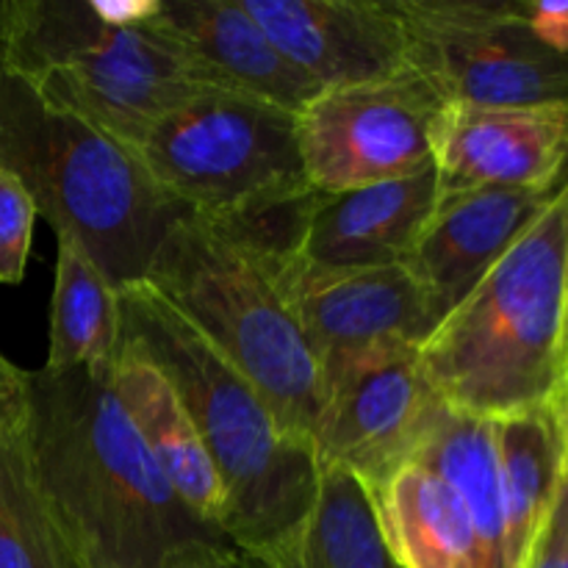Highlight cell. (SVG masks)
<instances>
[{
	"label": "cell",
	"mask_w": 568,
	"mask_h": 568,
	"mask_svg": "<svg viewBox=\"0 0 568 568\" xmlns=\"http://www.w3.org/2000/svg\"><path fill=\"white\" fill-rule=\"evenodd\" d=\"M558 189H469L438 194L436 209L405 266L430 294L442 320L541 216Z\"/></svg>",
	"instance_id": "9a60e30c"
},
{
	"label": "cell",
	"mask_w": 568,
	"mask_h": 568,
	"mask_svg": "<svg viewBox=\"0 0 568 568\" xmlns=\"http://www.w3.org/2000/svg\"><path fill=\"white\" fill-rule=\"evenodd\" d=\"M37 216L31 192L0 166V283H20L26 275Z\"/></svg>",
	"instance_id": "603a6c76"
},
{
	"label": "cell",
	"mask_w": 568,
	"mask_h": 568,
	"mask_svg": "<svg viewBox=\"0 0 568 568\" xmlns=\"http://www.w3.org/2000/svg\"><path fill=\"white\" fill-rule=\"evenodd\" d=\"M521 568H568V475L560 477L552 508Z\"/></svg>",
	"instance_id": "cb8c5ba5"
},
{
	"label": "cell",
	"mask_w": 568,
	"mask_h": 568,
	"mask_svg": "<svg viewBox=\"0 0 568 568\" xmlns=\"http://www.w3.org/2000/svg\"><path fill=\"white\" fill-rule=\"evenodd\" d=\"M31 372L20 369L0 353V442L28 416Z\"/></svg>",
	"instance_id": "d4e9b609"
},
{
	"label": "cell",
	"mask_w": 568,
	"mask_h": 568,
	"mask_svg": "<svg viewBox=\"0 0 568 568\" xmlns=\"http://www.w3.org/2000/svg\"><path fill=\"white\" fill-rule=\"evenodd\" d=\"M59 239L50 344L42 369L67 372L111 364L122 347L120 288L72 236Z\"/></svg>",
	"instance_id": "d6986e66"
},
{
	"label": "cell",
	"mask_w": 568,
	"mask_h": 568,
	"mask_svg": "<svg viewBox=\"0 0 568 568\" xmlns=\"http://www.w3.org/2000/svg\"><path fill=\"white\" fill-rule=\"evenodd\" d=\"M166 568H270L250 555L239 552L233 544H209V547H194L186 555Z\"/></svg>",
	"instance_id": "484cf974"
},
{
	"label": "cell",
	"mask_w": 568,
	"mask_h": 568,
	"mask_svg": "<svg viewBox=\"0 0 568 568\" xmlns=\"http://www.w3.org/2000/svg\"><path fill=\"white\" fill-rule=\"evenodd\" d=\"M0 166L20 178L55 236L75 239L116 288L144 281L170 227L192 214L125 144L44 103L3 59Z\"/></svg>",
	"instance_id": "277c9868"
},
{
	"label": "cell",
	"mask_w": 568,
	"mask_h": 568,
	"mask_svg": "<svg viewBox=\"0 0 568 568\" xmlns=\"http://www.w3.org/2000/svg\"><path fill=\"white\" fill-rule=\"evenodd\" d=\"M281 255L186 214L155 250L153 283L275 410L308 438L322 410V366L281 283Z\"/></svg>",
	"instance_id": "5b68a950"
},
{
	"label": "cell",
	"mask_w": 568,
	"mask_h": 568,
	"mask_svg": "<svg viewBox=\"0 0 568 568\" xmlns=\"http://www.w3.org/2000/svg\"><path fill=\"white\" fill-rule=\"evenodd\" d=\"M438 194L552 192L568 178V105L447 103L433 125Z\"/></svg>",
	"instance_id": "7c38bea8"
},
{
	"label": "cell",
	"mask_w": 568,
	"mask_h": 568,
	"mask_svg": "<svg viewBox=\"0 0 568 568\" xmlns=\"http://www.w3.org/2000/svg\"><path fill=\"white\" fill-rule=\"evenodd\" d=\"M322 410L311 444L322 469L366 488L419 453L444 403L427 381L419 347L381 344L322 361Z\"/></svg>",
	"instance_id": "8fae6325"
},
{
	"label": "cell",
	"mask_w": 568,
	"mask_h": 568,
	"mask_svg": "<svg viewBox=\"0 0 568 568\" xmlns=\"http://www.w3.org/2000/svg\"><path fill=\"white\" fill-rule=\"evenodd\" d=\"M111 364L31 372L33 471L83 568H166L194 547L231 544L172 491L116 397Z\"/></svg>",
	"instance_id": "6da1fadb"
},
{
	"label": "cell",
	"mask_w": 568,
	"mask_h": 568,
	"mask_svg": "<svg viewBox=\"0 0 568 568\" xmlns=\"http://www.w3.org/2000/svg\"><path fill=\"white\" fill-rule=\"evenodd\" d=\"M568 369V261H566V311H564V375Z\"/></svg>",
	"instance_id": "83f0119b"
},
{
	"label": "cell",
	"mask_w": 568,
	"mask_h": 568,
	"mask_svg": "<svg viewBox=\"0 0 568 568\" xmlns=\"http://www.w3.org/2000/svg\"><path fill=\"white\" fill-rule=\"evenodd\" d=\"M111 383L178 499L203 525L222 532L227 514L225 486L186 405L181 403L164 372L122 338L120 353L111 364Z\"/></svg>",
	"instance_id": "ac0fdd59"
},
{
	"label": "cell",
	"mask_w": 568,
	"mask_h": 568,
	"mask_svg": "<svg viewBox=\"0 0 568 568\" xmlns=\"http://www.w3.org/2000/svg\"><path fill=\"white\" fill-rule=\"evenodd\" d=\"M26 419L0 442V568H83L39 488Z\"/></svg>",
	"instance_id": "44dd1931"
},
{
	"label": "cell",
	"mask_w": 568,
	"mask_h": 568,
	"mask_svg": "<svg viewBox=\"0 0 568 568\" xmlns=\"http://www.w3.org/2000/svg\"><path fill=\"white\" fill-rule=\"evenodd\" d=\"M175 203L227 220L305 192L297 114L255 94L209 87L161 114L131 148Z\"/></svg>",
	"instance_id": "52a82bcc"
},
{
	"label": "cell",
	"mask_w": 568,
	"mask_h": 568,
	"mask_svg": "<svg viewBox=\"0 0 568 568\" xmlns=\"http://www.w3.org/2000/svg\"><path fill=\"white\" fill-rule=\"evenodd\" d=\"M281 283L320 364L381 344L422 347L442 314L405 264L322 272L281 261Z\"/></svg>",
	"instance_id": "4fadbf2b"
},
{
	"label": "cell",
	"mask_w": 568,
	"mask_h": 568,
	"mask_svg": "<svg viewBox=\"0 0 568 568\" xmlns=\"http://www.w3.org/2000/svg\"><path fill=\"white\" fill-rule=\"evenodd\" d=\"M568 178L552 203L419 347L449 410L483 419L552 399L564 377Z\"/></svg>",
	"instance_id": "3957f363"
},
{
	"label": "cell",
	"mask_w": 568,
	"mask_h": 568,
	"mask_svg": "<svg viewBox=\"0 0 568 568\" xmlns=\"http://www.w3.org/2000/svg\"><path fill=\"white\" fill-rule=\"evenodd\" d=\"M436 203L438 178L433 164L399 181L320 194L308 211L294 261L322 272L405 264Z\"/></svg>",
	"instance_id": "e0dca14e"
},
{
	"label": "cell",
	"mask_w": 568,
	"mask_h": 568,
	"mask_svg": "<svg viewBox=\"0 0 568 568\" xmlns=\"http://www.w3.org/2000/svg\"><path fill=\"white\" fill-rule=\"evenodd\" d=\"M366 491L403 568H519L505 525L494 419L444 405L419 453Z\"/></svg>",
	"instance_id": "ba28073f"
},
{
	"label": "cell",
	"mask_w": 568,
	"mask_h": 568,
	"mask_svg": "<svg viewBox=\"0 0 568 568\" xmlns=\"http://www.w3.org/2000/svg\"><path fill=\"white\" fill-rule=\"evenodd\" d=\"M410 70L444 103L568 105V53L544 44L510 0H399Z\"/></svg>",
	"instance_id": "9c48e42d"
},
{
	"label": "cell",
	"mask_w": 568,
	"mask_h": 568,
	"mask_svg": "<svg viewBox=\"0 0 568 568\" xmlns=\"http://www.w3.org/2000/svg\"><path fill=\"white\" fill-rule=\"evenodd\" d=\"M494 438L510 552L521 568L564 477V447L552 405L499 416L494 419Z\"/></svg>",
	"instance_id": "ffe728a7"
},
{
	"label": "cell",
	"mask_w": 568,
	"mask_h": 568,
	"mask_svg": "<svg viewBox=\"0 0 568 568\" xmlns=\"http://www.w3.org/2000/svg\"><path fill=\"white\" fill-rule=\"evenodd\" d=\"M0 59L53 109L128 150L211 83L148 26H111L92 0H0Z\"/></svg>",
	"instance_id": "8992f818"
},
{
	"label": "cell",
	"mask_w": 568,
	"mask_h": 568,
	"mask_svg": "<svg viewBox=\"0 0 568 568\" xmlns=\"http://www.w3.org/2000/svg\"><path fill=\"white\" fill-rule=\"evenodd\" d=\"M283 59L320 89L386 81L410 70L399 0H242Z\"/></svg>",
	"instance_id": "5bb4252c"
},
{
	"label": "cell",
	"mask_w": 568,
	"mask_h": 568,
	"mask_svg": "<svg viewBox=\"0 0 568 568\" xmlns=\"http://www.w3.org/2000/svg\"><path fill=\"white\" fill-rule=\"evenodd\" d=\"M549 405H552L555 410V422H558V433H560V447H564V475H568V369L566 375L560 377Z\"/></svg>",
	"instance_id": "4316f807"
},
{
	"label": "cell",
	"mask_w": 568,
	"mask_h": 568,
	"mask_svg": "<svg viewBox=\"0 0 568 568\" xmlns=\"http://www.w3.org/2000/svg\"><path fill=\"white\" fill-rule=\"evenodd\" d=\"M286 568H403L383 538L375 505L358 477L322 469L320 497Z\"/></svg>",
	"instance_id": "7402d4cb"
},
{
	"label": "cell",
	"mask_w": 568,
	"mask_h": 568,
	"mask_svg": "<svg viewBox=\"0 0 568 568\" xmlns=\"http://www.w3.org/2000/svg\"><path fill=\"white\" fill-rule=\"evenodd\" d=\"M120 300L122 338L164 372L220 471L225 538L264 566L286 568L320 497L314 444L292 436L258 388L153 283H128Z\"/></svg>",
	"instance_id": "7a4b0ae2"
},
{
	"label": "cell",
	"mask_w": 568,
	"mask_h": 568,
	"mask_svg": "<svg viewBox=\"0 0 568 568\" xmlns=\"http://www.w3.org/2000/svg\"><path fill=\"white\" fill-rule=\"evenodd\" d=\"M444 105L416 70L322 89L297 111L305 181L320 194H344L425 170L433 164V125Z\"/></svg>",
	"instance_id": "30bf717a"
},
{
	"label": "cell",
	"mask_w": 568,
	"mask_h": 568,
	"mask_svg": "<svg viewBox=\"0 0 568 568\" xmlns=\"http://www.w3.org/2000/svg\"><path fill=\"white\" fill-rule=\"evenodd\" d=\"M148 26L181 50L211 87L255 94L294 114L322 92L283 59L242 0H155Z\"/></svg>",
	"instance_id": "2e32d148"
}]
</instances>
